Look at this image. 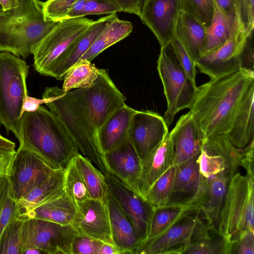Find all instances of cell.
Returning a JSON list of instances; mask_svg holds the SVG:
<instances>
[{
  "label": "cell",
  "mask_w": 254,
  "mask_h": 254,
  "mask_svg": "<svg viewBox=\"0 0 254 254\" xmlns=\"http://www.w3.org/2000/svg\"><path fill=\"white\" fill-rule=\"evenodd\" d=\"M45 104L62 121L79 152L103 174L108 173L98 139L99 131L107 119L125 104L126 97L111 78L107 69L100 68L89 87L64 91L47 87L42 95Z\"/></svg>",
  "instance_id": "obj_1"
},
{
  "label": "cell",
  "mask_w": 254,
  "mask_h": 254,
  "mask_svg": "<svg viewBox=\"0 0 254 254\" xmlns=\"http://www.w3.org/2000/svg\"><path fill=\"white\" fill-rule=\"evenodd\" d=\"M254 81V70L243 68L197 87L189 112L206 137L229 131L241 101Z\"/></svg>",
  "instance_id": "obj_2"
},
{
  "label": "cell",
  "mask_w": 254,
  "mask_h": 254,
  "mask_svg": "<svg viewBox=\"0 0 254 254\" xmlns=\"http://www.w3.org/2000/svg\"><path fill=\"white\" fill-rule=\"evenodd\" d=\"M19 146L33 152L53 169L64 170L79 151L59 118L43 106L25 112L20 122Z\"/></svg>",
  "instance_id": "obj_3"
},
{
  "label": "cell",
  "mask_w": 254,
  "mask_h": 254,
  "mask_svg": "<svg viewBox=\"0 0 254 254\" xmlns=\"http://www.w3.org/2000/svg\"><path fill=\"white\" fill-rule=\"evenodd\" d=\"M58 22L46 18L39 0H18L0 12V52L26 58Z\"/></svg>",
  "instance_id": "obj_4"
},
{
  "label": "cell",
  "mask_w": 254,
  "mask_h": 254,
  "mask_svg": "<svg viewBox=\"0 0 254 254\" xmlns=\"http://www.w3.org/2000/svg\"><path fill=\"white\" fill-rule=\"evenodd\" d=\"M29 65L22 59L0 52V124L6 132L12 131L20 142L22 106L28 91Z\"/></svg>",
  "instance_id": "obj_5"
},
{
  "label": "cell",
  "mask_w": 254,
  "mask_h": 254,
  "mask_svg": "<svg viewBox=\"0 0 254 254\" xmlns=\"http://www.w3.org/2000/svg\"><path fill=\"white\" fill-rule=\"evenodd\" d=\"M237 172L231 179L221 213L218 234L230 244L241 233L254 231V182Z\"/></svg>",
  "instance_id": "obj_6"
},
{
  "label": "cell",
  "mask_w": 254,
  "mask_h": 254,
  "mask_svg": "<svg viewBox=\"0 0 254 254\" xmlns=\"http://www.w3.org/2000/svg\"><path fill=\"white\" fill-rule=\"evenodd\" d=\"M157 69L167 103L163 118L169 127L178 112L190 108L197 86L187 75L170 43L161 46Z\"/></svg>",
  "instance_id": "obj_7"
},
{
  "label": "cell",
  "mask_w": 254,
  "mask_h": 254,
  "mask_svg": "<svg viewBox=\"0 0 254 254\" xmlns=\"http://www.w3.org/2000/svg\"><path fill=\"white\" fill-rule=\"evenodd\" d=\"M243 160V149L236 147L227 133L206 137L197 158L200 177V189L208 181L223 177L232 178Z\"/></svg>",
  "instance_id": "obj_8"
},
{
  "label": "cell",
  "mask_w": 254,
  "mask_h": 254,
  "mask_svg": "<svg viewBox=\"0 0 254 254\" xmlns=\"http://www.w3.org/2000/svg\"><path fill=\"white\" fill-rule=\"evenodd\" d=\"M22 220V254L33 249L44 254H72V243L78 234L71 224L63 225L37 218Z\"/></svg>",
  "instance_id": "obj_9"
},
{
  "label": "cell",
  "mask_w": 254,
  "mask_h": 254,
  "mask_svg": "<svg viewBox=\"0 0 254 254\" xmlns=\"http://www.w3.org/2000/svg\"><path fill=\"white\" fill-rule=\"evenodd\" d=\"M94 21L83 17L58 22L32 53L35 70L46 76L58 58Z\"/></svg>",
  "instance_id": "obj_10"
},
{
  "label": "cell",
  "mask_w": 254,
  "mask_h": 254,
  "mask_svg": "<svg viewBox=\"0 0 254 254\" xmlns=\"http://www.w3.org/2000/svg\"><path fill=\"white\" fill-rule=\"evenodd\" d=\"M209 230L197 209L162 233L145 241L137 254H180L178 246L183 254L191 241L208 233Z\"/></svg>",
  "instance_id": "obj_11"
},
{
  "label": "cell",
  "mask_w": 254,
  "mask_h": 254,
  "mask_svg": "<svg viewBox=\"0 0 254 254\" xmlns=\"http://www.w3.org/2000/svg\"><path fill=\"white\" fill-rule=\"evenodd\" d=\"M54 170L34 153L19 146L6 174L14 199L17 202Z\"/></svg>",
  "instance_id": "obj_12"
},
{
  "label": "cell",
  "mask_w": 254,
  "mask_h": 254,
  "mask_svg": "<svg viewBox=\"0 0 254 254\" xmlns=\"http://www.w3.org/2000/svg\"><path fill=\"white\" fill-rule=\"evenodd\" d=\"M254 29L242 26L228 41L217 49L202 55L195 62L200 72L210 80L234 73L242 68L240 55Z\"/></svg>",
  "instance_id": "obj_13"
},
{
  "label": "cell",
  "mask_w": 254,
  "mask_h": 254,
  "mask_svg": "<svg viewBox=\"0 0 254 254\" xmlns=\"http://www.w3.org/2000/svg\"><path fill=\"white\" fill-rule=\"evenodd\" d=\"M169 133L163 117L150 110H136L132 117L128 140L141 163L157 148Z\"/></svg>",
  "instance_id": "obj_14"
},
{
  "label": "cell",
  "mask_w": 254,
  "mask_h": 254,
  "mask_svg": "<svg viewBox=\"0 0 254 254\" xmlns=\"http://www.w3.org/2000/svg\"><path fill=\"white\" fill-rule=\"evenodd\" d=\"M76 203L77 211L71 224L78 235L115 246L107 200L88 199Z\"/></svg>",
  "instance_id": "obj_15"
},
{
  "label": "cell",
  "mask_w": 254,
  "mask_h": 254,
  "mask_svg": "<svg viewBox=\"0 0 254 254\" xmlns=\"http://www.w3.org/2000/svg\"><path fill=\"white\" fill-rule=\"evenodd\" d=\"M182 11L181 0H143L139 17L163 46L175 37Z\"/></svg>",
  "instance_id": "obj_16"
},
{
  "label": "cell",
  "mask_w": 254,
  "mask_h": 254,
  "mask_svg": "<svg viewBox=\"0 0 254 254\" xmlns=\"http://www.w3.org/2000/svg\"><path fill=\"white\" fill-rule=\"evenodd\" d=\"M104 174L109 191L131 221L142 244L147 236L153 208L140 195L112 174L109 172Z\"/></svg>",
  "instance_id": "obj_17"
},
{
  "label": "cell",
  "mask_w": 254,
  "mask_h": 254,
  "mask_svg": "<svg viewBox=\"0 0 254 254\" xmlns=\"http://www.w3.org/2000/svg\"><path fill=\"white\" fill-rule=\"evenodd\" d=\"M117 18L115 13L94 21L58 58L46 76L63 79L67 71L77 63L104 29Z\"/></svg>",
  "instance_id": "obj_18"
},
{
  "label": "cell",
  "mask_w": 254,
  "mask_h": 254,
  "mask_svg": "<svg viewBox=\"0 0 254 254\" xmlns=\"http://www.w3.org/2000/svg\"><path fill=\"white\" fill-rule=\"evenodd\" d=\"M169 134L174 146L173 165L199 156L206 136L190 112L180 117Z\"/></svg>",
  "instance_id": "obj_19"
},
{
  "label": "cell",
  "mask_w": 254,
  "mask_h": 254,
  "mask_svg": "<svg viewBox=\"0 0 254 254\" xmlns=\"http://www.w3.org/2000/svg\"><path fill=\"white\" fill-rule=\"evenodd\" d=\"M104 156L108 172L138 193L141 163L128 139L118 147L105 153Z\"/></svg>",
  "instance_id": "obj_20"
},
{
  "label": "cell",
  "mask_w": 254,
  "mask_h": 254,
  "mask_svg": "<svg viewBox=\"0 0 254 254\" xmlns=\"http://www.w3.org/2000/svg\"><path fill=\"white\" fill-rule=\"evenodd\" d=\"M231 179L223 177L208 181L201 188L193 204L209 228L217 234L221 213Z\"/></svg>",
  "instance_id": "obj_21"
},
{
  "label": "cell",
  "mask_w": 254,
  "mask_h": 254,
  "mask_svg": "<svg viewBox=\"0 0 254 254\" xmlns=\"http://www.w3.org/2000/svg\"><path fill=\"white\" fill-rule=\"evenodd\" d=\"M198 157L175 166L172 187L166 205H193L200 186V173L196 161Z\"/></svg>",
  "instance_id": "obj_22"
},
{
  "label": "cell",
  "mask_w": 254,
  "mask_h": 254,
  "mask_svg": "<svg viewBox=\"0 0 254 254\" xmlns=\"http://www.w3.org/2000/svg\"><path fill=\"white\" fill-rule=\"evenodd\" d=\"M112 236L120 254H137L142 243L127 214L109 190L107 196Z\"/></svg>",
  "instance_id": "obj_23"
},
{
  "label": "cell",
  "mask_w": 254,
  "mask_h": 254,
  "mask_svg": "<svg viewBox=\"0 0 254 254\" xmlns=\"http://www.w3.org/2000/svg\"><path fill=\"white\" fill-rule=\"evenodd\" d=\"M174 146L169 132L141 163L138 192L144 198L154 182L173 165Z\"/></svg>",
  "instance_id": "obj_24"
},
{
  "label": "cell",
  "mask_w": 254,
  "mask_h": 254,
  "mask_svg": "<svg viewBox=\"0 0 254 254\" xmlns=\"http://www.w3.org/2000/svg\"><path fill=\"white\" fill-rule=\"evenodd\" d=\"M136 111L125 104L114 111L103 124L99 131L98 139L104 154L128 140L131 120Z\"/></svg>",
  "instance_id": "obj_25"
},
{
  "label": "cell",
  "mask_w": 254,
  "mask_h": 254,
  "mask_svg": "<svg viewBox=\"0 0 254 254\" xmlns=\"http://www.w3.org/2000/svg\"><path fill=\"white\" fill-rule=\"evenodd\" d=\"M227 134L231 142L240 149L254 140V81L248 87Z\"/></svg>",
  "instance_id": "obj_26"
},
{
  "label": "cell",
  "mask_w": 254,
  "mask_h": 254,
  "mask_svg": "<svg viewBox=\"0 0 254 254\" xmlns=\"http://www.w3.org/2000/svg\"><path fill=\"white\" fill-rule=\"evenodd\" d=\"M64 170H54L41 184L17 201L20 219L37 207L62 195L64 190Z\"/></svg>",
  "instance_id": "obj_27"
},
{
  "label": "cell",
  "mask_w": 254,
  "mask_h": 254,
  "mask_svg": "<svg viewBox=\"0 0 254 254\" xmlns=\"http://www.w3.org/2000/svg\"><path fill=\"white\" fill-rule=\"evenodd\" d=\"M206 34V27L191 15L181 11L176 24L175 37L194 62L202 55Z\"/></svg>",
  "instance_id": "obj_28"
},
{
  "label": "cell",
  "mask_w": 254,
  "mask_h": 254,
  "mask_svg": "<svg viewBox=\"0 0 254 254\" xmlns=\"http://www.w3.org/2000/svg\"><path fill=\"white\" fill-rule=\"evenodd\" d=\"M76 202L65 192L26 213L20 219L37 218L63 225L71 224L77 211Z\"/></svg>",
  "instance_id": "obj_29"
},
{
  "label": "cell",
  "mask_w": 254,
  "mask_h": 254,
  "mask_svg": "<svg viewBox=\"0 0 254 254\" xmlns=\"http://www.w3.org/2000/svg\"><path fill=\"white\" fill-rule=\"evenodd\" d=\"M242 26L244 25L241 23L239 16H227L215 4L211 22L206 28L205 45L202 56L224 44Z\"/></svg>",
  "instance_id": "obj_30"
},
{
  "label": "cell",
  "mask_w": 254,
  "mask_h": 254,
  "mask_svg": "<svg viewBox=\"0 0 254 254\" xmlns=\"http://www.w3.org/2000/svg\"><path fill=\"white\" fill-rule=\"evenodd\" d=\"M132 29L130 22L115 19L104 29L77 63L91 62L103 51L128 36Z\"/></svg>",
  "instance_id": "obj_31"
},
{
  "label": "cell",
  "mask_w": 254,
  "mask_h": 254,
  "mask_svg": "<svg viewBox=\"0 0 254 254\" xmlns=\"http://www.w3.org/2000/svg\"><path fill=\"white\" fill-rule=\"evenodd\" d=\"M74 159L86 186L90 198L107 200L109 188L105 175L80 153Z\"/></svg>",
  "instance_id": "obj_32"
},
{
  "label": "cell",
  "mask_w": 254,
  "mask_h": 254,
  "mask_svg": "<svg viewBox=\"0 0 254 254\" xmlns=\"http://www.w3.org/2000/svg\"><path fill=\"white\" fill-rule=\"evenodd\" d=\"M197 210L194 205H164L154 208L146 240L162 233L186 215Z\"/></svg>",
  "instance_id": "obj_33"
},
{
  "label": "cell",
  "mask_w": 254,
  "mask_h": 254,
  "mask_svg": "<svg viewBox=\"0 0 254 254\" xmlns=\"http://www.w3.org/2000/svg\"><path fill=\"white\" fill-rule=\"evenodd\" d=\"M99 68L88 61L79 62L72 66L64 78L62 89L65 92L72 89L87 88L95 83Z\"/></svg>",
  "instance_id": "obj_34"
},
{
  "label": "cell",
  "mask_w": 254,
  "mask_h": 254,
  "mask_svg": "<svg viewBox=\"0 0 254 254\" xmlns=\"http://www.w3.org/2000/svg\"><path fill=\"white\" fill-rule=\"evenodd\" d=\"M175 171V166H172L154 182L145 193L144 198L153 209L167 205Z\"/></svg>",
  "instance_id": "obj_35"
},
{
  "label": "cell",
  "mask_w": 254,
  "mask_h": 254,
  "mask_svg": "<svg viewBox=\"0 0 254 254\" xmlns=\"http://www.w3.org/2000/svg\"><path fill=\"white\" fill-rule=\"evenodd\" d=\"M20 219L17 202L14 199L6 175L0 177V236L10 223Z\"/></svg>",
  "instance_id": "obj_36"
},
{
  "label": "cell",
  "mask_w": 254,
  "mask_h": 254,
  "mask_svg": "<svg viewBox=\"0 0 254 254\" xmlns=\"http://www.w3.org/2000/svg\"><path fill=\"white\" fill-rule=\"evenodd\" d=\"M230 251V244L222 237L213 238L208 233L191 241L183 254H229Z\"/></svg>",
  "instance_id": "obj_37"
},
{
  "label": "cell",
  "mask_w": 254,
  "mask_h": 254,
  "mask_svg": "<svg viewBox=\"0 0 254 254\" xmlns=\"http://www.w3.org/2000/svg\"><path fill=\"white\" fill-rule=\"evenodd\" d=\"M74 158L64 169V183L65 192L77 202L90 198Z\"/></svg>",
  "instance_id": "obj_38"
},
{
  "label": "cell",
  "mask_w": 254,
  "mask_h": 254,
  "mask_svg": "<svg viewBox=\"0 0 254 254\" xmlns=\"http://www.w3.org/2000/svg\"><path fill=\"white\" fill-rule=\"evenodd\" d=\"M182 10L197 20L206 28L211 22L215 10L214 0H181Z\"/></svg>",
  "instance_id": "obj_39"
},
{
  "label": "cell",
  "mask_w": 254,
  "mask_h": 254,
  "mask_svg": "<svg viewBox=\"0 0 254 254\" xmlns=\"http://www.w3.org/2000/svg\"><path fill=\"white\" fill-rule=\"evenodd\" d=\"M22 220L9 223L0 236V254H22L20 229Z\"/></svg>",
  "instance_id": "obj_40"
},
{
  "label": "cell",
  "mask_w": 254,
  "mask_h": 254,
  "mask_svg": "<svg viewBox=\"0 0 254 254\" xmlns=\"http://www.w3.org/2000/svg\"><path fill=\"white\" fill-rule=\"evenodd\" d=\"M76 0H48L42 2L43 10L47 19L55 22L65 19Z\"/></svg>",
  "instance_id": "obj_41"
},
{
  "label": "cell",
  "mask_w": 254,
  "mask_h": 254,
  "mask_svg": "<svg viewBox=\"0 0 254 254\" xmlns=\"http://www.w3.org/2000/svg\"><path fill=\"white\" fill-rule=\"evenodd\" d=\"M117 12H122V8L116 0H88L80 17L90 14H111Z\"/></svg>",
  "instance_id": "obj_42"
},
{
  "label": "cell",
  "mask_w": 254,
  "mask_h": 254,
  "mask_svg": "<svg viewBox=\"0 0 254 254\" xmlns=\"http://www.w3.org/2000/svg\"><path fill=\"white\" fill-rule=\"evenodd\" d=\"M169 43L187 75L193 83L196 84V70L195 62L176 38L174 37Z\"/></svg>",
  "instance_id": "obj_43"
},
{
  "label": "cell",
  "mask_w": 254,
  "mask_h": 254,
  "mask_svg": "<svg viewBox=\"0 0 254 254\" xmlns=\"http://www.w3.org/2000/svg\"><path fill=\"white\" fill-rule=\"evenodd\" d=\"M103 243L98 240L77 235L72 243V254H98Z\"/></svg>",
  "instance_id": "obj_44"
},
{
  "label": "cell",
  "mask_w": 254,
  "mask_h": 254,
  "mask_svg": "<svg viewBox=\"0 0 254 254\" xmlns=\"http://www.w3.org/2000/svg\"><path fill=\"white\" fill-rule=\"evenodd\" d=\"M230 254H254V231L247 230L243 232L238 239L231 244Z\"/></svg>",
  "instance_id": "obj_45"
},
{
  "label": "cell",
  "mask_w": 254,
  "mask_h": 254,
  "mask_svg": "<svg viewBox=\"0 0 254 254\" xmlns=\"http://www.w3.org/2000/svg\"><path fill=\"white\" fill-rule=\"evenodd\" d=\"M252 32L248 37L240 55L242 68L254 70V46Z\"/></svg>",
  "instance_id": "obj_46"
},
{
  "label": "cell",
  "mask_w": 254,
  "mask_h": 254,
  "mask_svg": "<svg viewBox=\"0 0 254 254\" xmlns=\"http://www.w3.org/2000/svg\"><path fill=\"white\" fill-rule=\"evenodd\" d=\"M214 0L215 4L226 16L228 17L240 16L238 0Z\"/></svg>",
  "instance_id": "obj_47"
},
{
  "label": "cell",
  "mask_w": 254,
  "mask_h": 254,
  "mask_svg": "<svg viewBox=\"0 0 254 254\" xmlns=\"http://www.w3.org/2000/svg\"><path fill=\"white\" fill-rule=\"evenodd\" d=\"M243 160L242 167L247 171V175L254 177V140L243 148Z\"/></svg>",
  "instance_id": "obj_48"
},
{
  "label": "cell",
  "mask_w": 254,
  "mask_h": 254,
  "mask_svg": "<svg viewBox=\"0 0 254 254\" xmlns=\"http://www.w3.org/2000/svg\"><path fill=\"white\" fill-rule=\"evenodd\" d=\"M15 153V150L0 148V177L6 175L10 163Z\"/></svg>",
  "instance_id": "obj_49"
},
{
  "label": "cell",
  "mask_w": 254,
  "mask_h": 254,
  "mask_svg": "<svg viewBox=\"0 0 254 254\" xmlns=\"http://www.w3.org/2000/svg\"><path fill=\"white\" fill-rule=\"evenodd\" d=\"M122 8V12L139 16L143 0H116Z\"/></svg>",
  "instance_id": "obj_50"
},
{
  "label": "cell",
  "mask_w": 254,
  "mask_h": 254,
  "mask_svg": "<svg viewBox=\"0 0 254 254\" xmlns=\"http://www.w3.org/2000/svg\"><path fill=\"white\" fill-rule=\"evenodd\" d=\"M46 101L44 98L38 99L29 96L28 95L25 99L22 106L21 117L24 112L35 111L42 104H46Z\"/></svg>",
  "instance_id": "obj_51"
},
{
  "label": "cell",
  "mask_w": 254,
  "mask_h": 254,
  "mask_svg": "<svg viewBox=\"0 0 254 254\" xmlns=\"http://www.w3.org/2000/svg\"><path fill=\"white\" fill-rule=\"evenodd\" d=\"M250 0H238L239 14L241 23L247 29H251L249 25L248 7Z\"/></svg>",
  "instance_id": "obj_52"
},
{
  "label": "cell",
  "mask_w": 254,
  "mask_h": 254,
  "mask_svg": "<svg viewBox=\"0 0 254 254\" xmlns=\"http://www.w3.org/2000/svg\"><path fill=\"white\" fill-rule=\"evenodd\" d=\"M88 0H76L68 12L65 19L80 17Z\"/></svg>",
  "instance_id": "obj_53"
},
{
  "label": "cell",
  "mask_w": 254,
  "mask_h": 254,
  "mask_svg": "<svg viewBox=\"0 0 254 254\" xmlns=\"http://www.w3.org/2000/svg\"><path fill=\"white\" fill-rule=\"evenodd\" d=\"M98 254H120L116 247L112 245L103 243Z\"/></svg>",
  "instance_id": "obj_54"
},
{
  "label": "cell",
  "mask_w": 254,
  "mask_h": 254,
  "mask_svg": "<svg viewBox=\"0 0 254 254\" xmlns=\"http://www.w3.org/2000/svg\"><path fill=\"white\" fill-rule=\"evenodd\" d=\"M0 148L15 150V143L0 135Z\"/></svg>",
  "instance_id": "obj_55"
},
{
  "label": "cell",
  "mask_w": 254,
  "mask_h": 254,
  "mask_svg": "<svg viewBox=\"0 0 254 254\" xmlns=\"http://www.w3.org/2000/svg\"><path fill=\"white\" fill-rule=\"evenodd\" d=\"M3 10L16 7L18 5V0H0Z\"/></svg>",
  "instance_id": "obj_56"
},
{
  "label": "cell",
  "mask_w": 254,
  "mask_h": 254,
  "mask_svg": "<svg viewBox=\"0 0 254 254\" xmlns=\"http://www.w3.org/2000/svg\"><path fill=\"white\" fill-rule=\"evenodd\" d=\"M3 11V9L2 8V6L1 4V3H0V12H1Z\"/></svg>",
  "instance_id": "obj_57"
},
{
  "label": "cell",
  "mask_w": 254,
  "mask_h": 254,
  "mask_svg": "<svg viewBox=\"0 0 254 254\" xmlns=\"http://www.w3.org/2000/svg\"><path fill=\"white\" fill-rule=\"evenodd\" d=\"M0 135H1L0 132Z\"/></svg>",
  "instance_id": "obj_58"
}]
</instances>
